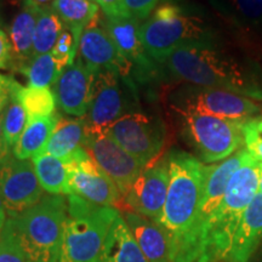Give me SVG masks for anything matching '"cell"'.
I'll return each mask as SVG.
<instances>
[{
	"mask_svg": "<svg viewBox=\"0 0 262 262\" xmlns=\"http://www.w3.org/2000/svg\"><path fill=\"white\" fill-rule=\"evenodd\" d=\"M106 16H117L125 14L123 9V0H96Z\"/></svg>",
	"mask_w": 262,
	"mask_h": 262,
	"instance_id": "37",
	"label": "cell"
},
{
	"mask_svg": "<svg viewBox=\"0 0 262 262\" xmlns=\"http://www.w3.org/2000/svg\"><path fill=\"white\" fill-rule=\"evenodd\" d=\"M8 214H6V210H5V206H4V202H3V198H2V194H0V232H2L3 227H4L6 220H8Z\"/></svg>",
	"mask_w": 262,
	"mask_h": 262,
	"instance_id": "40",
	"label": "cell"
},
{
	"mask_svg": "<svg viewBox=\"0 0 262 262\" xmlns=\"http://www.w3.org/2000/svg\"><path fill=\"white\" fill-rule=\"evenodd\" d=\"M96 73L80 57L66 67L54 85L57 106L68 116L83 118L89 110Z\"/></svg>",
	"mask_w": 262,
	"mask_h": 262,
	"instance_id": "18",
	"label": "cell"
},
{
	"mask_svg": "<svg viewBox=\"0 0 262 262\" xmlns=\"http://www.w3.org/2000/svg\"><path fill=\"white\" fill-rule=\"evenodd\" d=\"M22 85L15 81L14 88H12L10 101L6 106L5 111L3 112V131L6 142L11 148H14L22 133H24L26 126L28 124V117L26 110L19 100L18 91Z\"/></svg>",
	"mask_w": 262,
	"mask_h": 262,
	"instance_id": "28",
	"label": "cell"
},
{
	"mask_svg": "<svg viewBox=\"0 0 262 262\" xmlns=\"http://www.w3.org/2000/svg\"><path fill=\"white\" fill-rule=\"evenodd\" d=\"M63 70L57 64L51 54L34 56L18 73L28 79L29 88H50L55 85Z\"/></svg>",
	"mask_w": 262,
	"mask_h": 262,
	"instance_id": "29",
	"label": "cell"
},
{
	"mask_svg": "<svg viewBox=\"0 0 262 262\" xmlns=\"http://www.w3.org/2000/svg\"><path fill=\"white\" fill-rule=\"evenodd\" d=\"M140 35L147 55L157 63H165L182 45L214 42V33L204 19L170 3L158 6L141 24Z\"/></svg>",
	"mask_w": 262,
	"mask_h": 262,
	"instance_id": "6",
	"label": "cell"
},
{
	"mask_svg": "<svg viewBox=\"0 0 262 262\" xmlns=\"http://www.w3.org/2000/svg\"><path fill=\"white\" fill-rule=\"evenodd\" d=\"M118 216L119 210L112 206L68 195L60 262H100L107 234Z\"/></svg>",
	"mask_w": 262,
	"mask_h": 262,
	"instance_id": "4",
	"label": "cell"
},
{
	"mask_svg": "<svg viewBox=\"0 0 262 262\" xmlns=\"http://www.w3.org/2000/svg\"><path fill=\"white\" fill-rule=\"evenodd\" d=\"M58 119L60 114L55 113L54 116L38 118L28 122L21 137L12 148L15 158L27 160L42 155L49 140L56 129Z\"/></svg>",
	"mask_w": 262,
	"mask_h": 262,
	"instance_id": "24",
	"label": "cell"
},
{
	"mask_svg": "<svg viewBox=\"0 0 262 262\" xmlns=\"http://www.w3.org/2000/svg\"><path fill=\"white\" fill-rule=\"evenodd\" d=\"M123 219L148 262H172L170 234L158 222L134 211H123Z\"/></svg>",
	"mask_w": 262,
	"mask_h": 262,
	"instance_id": "19",
	"label": "cell"
},
{
	"mask_svg": "<svg viewBox=\"0 0 262 262\" xmlns=\"http://www.w3.org/2000/svg\"><path fill=\"white\" fill-rule=\"evenodd\" d=\"M163 2H172V0H163Z\"/></svg>",
	"mask_w": 262,
	"mask_h": 262,
	"instance_id": "46",
	"label": "cell"
},
{
	"mask_svg": "<svg viewBox=\"0 0 262 262\" xmlns=\"http://www.w3.org/2000/svg\"><path fill=\"white\" fill-rule=\"evenodd\" d=\"M169 186L159 224L172 243V262H195L206 254L198 231L204 166L195 157L173 150L166 158Z\"/></svg>",
	"mask_w": 262,
	"mask_h": 262,
	"instance_id": "1",
	"label": "cell"
},
{
	"mask_svg": "<svg viewBox=\"0 0 262 262\" xmlns=\"http://www.w3.org/2000/svg\"><path fill=\"white\" fill-rule=\"evenodd\" d=\"M10 155H12V148L6 142L4 131H3V113L0 114V162H3L5 158H8Z\"/></svg>",
	"mask_w": 262,
	"mask_h": 262,
	"instance_id": "39",
	"label": "cell"
},
{
	"mask_svg": "<svg viewBox=\"0 0 262 262\" xmlns=\"http://www.w3.org/2000/svg\"><path fill=\"white\" fill-rule=\"evenodd\" d=\"M40 8L31 0H25L17 16L12 19L9 28V38L12 47V72L21 71L33 58V38Z\"/></svg>",
	"mask_w": 262,
	"mask_h": 262,
	"instance_id": "21",
	"label": "cell"
},
{
	"mask_svg": "<svg viewBox=\"0 0 262 262\" xmlns=\"http://www.w3.org/2000/svg\"><path fill=\"white\" fill-rule=\"evenodd\" d=\"M118 73L98 72L86 116V133H106L107 127L123 117L125 98Z\"/></svg>",
	"mask_w": 262,
	"mask_h": 262,
	"instance_id": "15",
	"label": "cell"
},
{
	"mask_svg": "<svg viewBox=\"0 0 262 262\" xmlns=\"http://www.w3.org/2000/svg\"><path fill=\"white\" fill-rule=\"evenodd\" d=\"M66 162L70 168L71 194L101 206H112L119 210L123 198L116 183L81 147Z\"/></svg>",
	"mask_w": 262,
	"mask_h": 262,
	"instance_id": "11",
	"label": "cell"
},
{
	"mask_svg": "<svg viewBox=\"0 0 262 262\" xmlns=\"http://www.w3.org/2000/svg\"><path fill=\"white\" fill-rule=\"evenodd\" d=\"M258 192V162L249 153L229 180L225 195L209 225L206 254L226 260L244 211Z\"/></svg>",
	"mask_w": 262,
	"mask_h": 262,
	"instance_id": "5",
	"label": "cell"
},
{
	"mask_svg": "<svg viewBox=\"0 0 262 262\" xmlns=\"http://www.w3.org/2000/svg\"><path fill=\"white\" fill-rule=\"evenodd\" d=\"M158 3L159 0H123V9L126 15L142 24L150 17Z\"/></svg>",
	"mask_w": 262,
	"mask_h": 262,
	"instance_id": "34",
	"label": "cell"
},
{
	"mask_svg": "<svg viewBox=\"0 0 262 262\" xmlns=\"http://www.w3.org/2000/svg\"><path fill=\"white\" fill-rule=\"evenodd\" d=\"M91 2H94V0H91Z\"/></svg>",
	"mask_w": 262,
	"mask_h": 262,
	"instance_id": "47",
	"label": "cell"
},
{
	"mask_svg": "<svg viewBox=\"0 0 262 262\" xmlns=\"http://www.w3.org/2000/svg\"><path fill=\"white\" fill-rule=\"evenodd\" d=\"M262 239V193L257 192L244 211L226 261L248 262Z\"/></svg>",
	"mask_w": 262,
	"mask_h": 262,
	"instance_id": "20",
	"label": "cell"
},
{
	"mask_svg": "<svg viewBox=\"0 0 262 262\" xmlns=\"http://www.w3.org/2000/svg\"><path fill=\"white\" fill-rule=\"evenodd\" d=\"M78 51L81 61L96 74L113 72L123 78L133 75L130 64L119 54L100 16L81 33Z\"/></svg>",
	"mask_w": 262,
	"mask_h": 262,
	"instance_id": "16",
	"label": "cell"
},
{
	"mask_svg": "<svg viewBox=\"0 0 262 262\" xmlns=\"http://www.w3.org/2000/svg\"><path fill=\"white\" fill-rule=\"evenodd\" d=\"M245 148L249 150L251 156L257 162L262 163V137H253V139L244 140Z\"/></svg>",
	"mask_w": 262,
	"mask_h": 262,
	"instance_id": "38",
	"label": "cell"
},
{
	"mask_svg": "<svg viewBox=\"0 0 262 262\" xmlns=\"http://www.w3.org/2000/svg\"><path fill=\"white\" fill-rule=\"evenodd\" d=\"M257 54H258V55H256V58H257V60H255V61H257L258 63H260L261 67H262V50H261V49H258V50H257Z\"/></svg>",
	"mask_w": 262,
	"mask_h": 262,
	"instance_id": "44",
	"label": "cell"
},
{
	"mask_svg": "<svg viewBox=\"0 0 262 262\" xmlns=\"http://www.w3.org/2000/svg\"><path fill=\"white\" fill-rule=\"evenodd\" d=\"M261 117H262V116H261Z\"/></svg>",
	"mask_w": 262,
	"mask_h": 262,
	"instance_id": "48",
	"label": "cell"
},
{
	"mask_svg": "<svg viewBox=\"0 0 262 262\" xmlns=\"http://www.w3.org/2000/svg\"><path fill=\"white\" fill-rule=\"evenodd\" d=\"M239 26L262 28V0H226Z\"/></svg>",
	"mask_w": 262,
	"mask_h": 262,
	"instance_id": "31",
	"label": "cell"
},
{
	"mask_svg": "<svg viewBox=\"0 0 262 262\" xmlns=\"http://www.w3.org/2000/svg\"><path fill=\"white\" fill-rule=\"evenodd\" d=\"M22 2L25 3V0H8L9 4H11V5H17V4H19V3H22Z\"/></svg>",
	"mask_w": 262,
	"mask_h": 262,
	"instance_id": "45",
	"label": "cell"
},
{
	"mask_svg": "<svg viewBox=\"0 0 262 262\" xmlns=\"http://www.w3.org/2000/svg\"><path fill=\"white\" fill-rule=\"evenodd\" d=\"M173 77L195 86L233 91L262 102V67L251 57L238 58L214 42L176 49L165 62Z\"/></svg>",
	"mask_w": 262,
	"mask_h": 262,
	"instance_id": "2",
	"label": "cell"
},
{
	"mask_svg": "<svg viewBox=\"0 0 262 262\" xmlns=\"http://www.w3.org/2000/svg\"><path fill=\"white\" fill-rule=\"evenodd\" d=\"M19 100L27 113L28 122L56 113V97L50 88H24L18 91Z\"/></svg>",
	"mask_w": 262,
	"mask_h": 262,
	"instance_id": "30",
	"label": "cell"
},
{
	"mask_svg": "<svg viewBox=\"0 0 262 262\" xmlns=\"http://www.w3.org/2000/svg\"><path fill=\"white\" fill-rule=\"evenodd\" d=\"M210 261H211L210 256H209L208 254H204V255H202V256L199 257L195 262H210Z\"/></svg>",
	"mask_w": 262,
	"mask_h": 262,
	"instance_id": "43",
	"label": "cell"
},
{
	"mask_svg": "<svg viewBox=\"0 0 262 262\" xmlns=\"http://www.w3.org/2000/svg\"><path fill=\"white\" fill-rule=\"evenodd\" d=\"M50 6L78 41L84 29L100 16L98 4L91 0H52Z\"/></svg>",
	"mask_w": 262,
	"mask_h": 262,
	"instance_id": "26",
	"label": "cell"
},
{
	"mask_svg": "<svg viewBox=\"0 0 262 262\" xmlns=\"http://www.w3.org/2000/svg\"><path fill=\"white\" fill-rule=\"evenodd\" d=\"M169 186V169L166 159L146 166L133 187L123 198L119 210L134 211L149 220L158 222L162 217Z\"/></svg>",
	"mask_w": 262,
	"mask_h": 262,
	"instance_id": "13",
	"label": "cell"
},
{
	"mask_svg": "<svg viewBox=\"0 0 262 262\" xmlns=\"http://www.w3.org/2000/svg\"><path fill=\"white\" fill-rule=\"evenodd\" d=\"M32 160L10 155L0 162V194L6 214L16 217L34 206L44 196Z\"/></svg>",
	"mask_w": 262,
	"mask_h": 262,
	"instance_id": "10",
	"label": "cell"
},
{
	"mask_svg": "<svg viewBox=\"0 0 262 262\" xmlns=\"http://www.w3.org/2000/svg\"><path fill=\"white\" fill-rule=\"evenodd\" d=\"M27 257L8 222L0 232V262H27Z\"/></svg>",
	"mask_w": 262,
	"mask_h": 262,
	"instance_id": "33",
	"label": "cell"
},
{
	"mask_svg": "<svg viewBox=\"0 0 262 262\" xmlns=\"http://www.w3.org/2000/svg\"><path fill=\"white\" fill-rule=\"evenodd\" d=\"M86 140V123L84 118H64L60 116L57 126L49 140L44 153L67 160L84 147Z\"/></svg>",
	"mask_w": 262,
	"mask_h": 262,
	"instance_id": "23",
	"label": "cell"
},
{
	"mask_svg": "<svg viewBox=\"0 0 262 262\" xmlns=\"http://www.w3.org/2000/svg\"><path fill=\"white\" fill-rule=\"evenodd\" d=\"M175 110L193 111L224 119L248 120L262 116L260 101L217 88L188 86L178 96Z\"/></svg>",
	"mask_w": 262,
	"mask_h": 262,
	"instance_id": "9",
	"label": "cell"
},
{
	"mask_svg": "<svg viewBox=\"0 0 262 262\" xmlns=\"http://www.w3.org/2000/svg\"><path fill=\"white\" fill-rule=\"evenodd\" d=\"M66 26L51 6L40 8L33 38V57L51 54Z\"/></svg>",
	"mask_w": 262,
	"mask_h": 262,
	"instance_id": "27",
	"label": "cell"
},
{
	"mask_svg": "<svg viewBox=\"0 0 262 262\" xmlns=\"http://www.w3.org/2000/svg\"><path fill=\"white\" fill-rule=\"evenodd\" d=\"M176 111L182 117L183 135L202 162H222L242 148L247 120L224 119L193 111Z\"/></svg>",
	"mask_w": 262,
	"mask_h": 262,
	"instance_id": "7",
	"label": "cell"
},
{
	"mask_svg": "<svg viewBox=\"0 0 262 262\" xmlns=\"http://www.w3.org/2000/svg\"><path fill=\"white\" fill-rule=\"evenodd\" d=\"M106 134L145 168L158 162L165 143L163 123L143 113L124 114Z\"/></svg>",
	"mask_w": 262,
	"mask_h": 262,
	"instance_id": "8",
	"label": "cell"
},
{
	"mask_svg": "<svg viewBox=\"0 0 262 262\" xmlns=\"http://www.w3.org/2000/svg\"><path fill=\"white\" fill-rule=\"evenodd\" d=\"M84 148L95 163L116 183L124 198L145 166L130 156L106 133H86Z\"/></svg>",
	"mask_w": 262,
	"mask_h": 262,
	"instance_id": "12",
	"label": "cell"
},
{
	"mask_svg": "<svg viewBox=\"0 0 262 262\" xmlns=\"http://www.w3.org/2000/svg\"><path fill=\"white\" fill-rule=\"evenodd\" d=\"M41 188L49 194L70 195V168L63 159L42 153L32 159Z\"/></svg>",
	"mask_w": 262,
	"mask_h": 262,
	"instance_id": "25",
	"label": "cell"
},
{
	"mask_svg": "<svg viewBox=\"0 0 262 262\" xmlns=\"http://www.w3.org/2000/svg\"><path fill=\"white\" fill-rule=\"evenodd\" d=\"M258 192L262 193V163L258 162Z\"/></svg>",
	"mask_w": 262,
	"mask_h": 262,
	"instance_id": "41",
	"label": "cell"
},
{
	"mask_svg": "<svg viewBox=\"0 0 262 262\" xmlns=\"http://www.w3.org/2000/svg\"><path fill=\"white\" fill-rule=\"evenodd\" d=\"M33 4H35L39 8H44V6H47V4L49 2H51V0H31Z\"/></svg>",
	"mask_w": 262,
	"mask_h": 262,
	"instance_id": "42",
	"label": "cell"
},
{
	"mask_svg": "<svg viewBox=\"0 0 262 262\" xmlns=\"http://www.w3.org/2000/svg\"><path fill=\"white\" fill-rule=\"evenodd\" d=\"M78 50H79V41L75 39L73 33L70 29L66 28L62 32L60 38L57 39V42L55 48L52 49L51 55L57 62V64L62 70H64L66 67H68L75 61Z\"/></svg>",
	"mask_w": 262,
	"mask_h": 262,
	"instance_id": "32",
	"label": "cell"
},
{
	"mask_svg": "<svg viewBox=\"0 0 262 262\" xmlns=\"http://www.w3.org/2000/svg\"><path fill=\"white\" fill-rule=\"evenodd\" d=\"M100 262H148L123 216H118L108 232Z\"/></svg>",
	"mask_w": 262,
	"mask_h": 262,
	"instance_id": "22",
	"label": "cell"
},
{
	"mask_svg": "<svg viewBox=\"0 0 262 262\" xmlns=\"http://www.w3.org/2000/svg\"><path fill=\"white\" fill-rule=\"evenodd\" d=\"M15 81L11 75L0 74V114L4 112L8 106Z\"/></svg>",
	"mask_w": 262,
	"mask_h": 262,
	"instance_id": "36",
	"label": "cell"
},
{
	"mask_svg": "<svg viewBox=\"0 0 262 262\" xmlns=\"http://www.w3.org/2000/svg\"><path fill=\"white\" fill-rule=\"evenodd\" d=\"M104 27L137 79L148 80L156 73V66L145 50L140 35L141 22L126 14L106 16Z\"/></svg>",
	"mask_w": 262,
	"mask_h": 262,
	"instance_id": "14",
	"label": "cell"
},
{
	"mask_svg": "<svg viewBox=\"0 0 262 262\" xmlns=\"http://www.w3.org/2000/svg\"><path fill=\"white\" fill-rule=\"evenodd\" d=\"M248 155L247 148H241L221 163L204 166V181L201 205H199L198 231L206 249V235L209 225L224 198L229 180L235 170L242 165Z\"/></svg>",
	"mask_w": 262,
	"mask_h": 262,
	"instance_id": "17",
	"label": "cell"
},
{
	"mask_svg": "<svg viewBox=\"0 0 262 262\" xmlns=\"http://www.w3.org/2000/svg\"><path fill=\"white\" fill-rule=\"evenodd\" d=\"M67 199L44 195L34 206L8 222L29 262H60Z\"/></svg>",
	"mask_w": 262,
	"mask_h": 262,
	"instance_id": "3",
	"label": "cell"
},
{
	"mask_svg": "<svg viewBox=\"0 0 262 262\" xmlns=\"http://www.w3.org/2000/svg\"><path fill=\"white\" fill-rule=\"evenodd\" d=\"M14 56H12V47L9 35L0 29V70L11 71Z\"/></svg>",
	"mask_w": 262,
	"mask_h": 262,
	"instance_id": "35",
	"label": "cell"
}]
</instances>
